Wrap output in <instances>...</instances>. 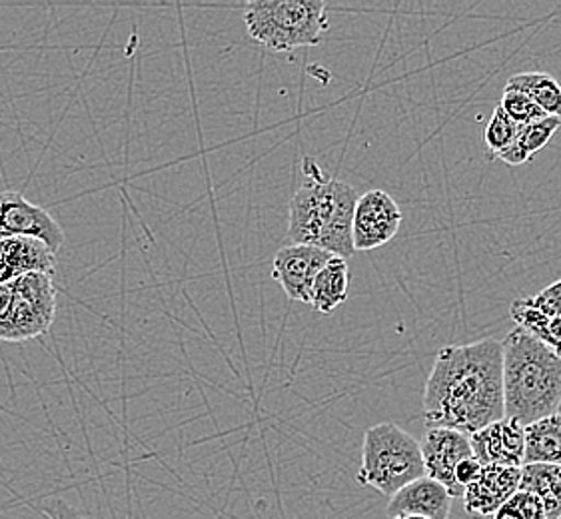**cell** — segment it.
Returning <instances> with one entry per match:
<instances>
[{
	"instance_id": "obj_3",
	"label": "cell",
	"mask_w": 561,
	"mask_h": 519,
	"mask_svg": "<svg viewBox=\"0 0 561 519\" xmlns=\"http://www.w3.org/2000/svg\"><path fill=\"white\" fill-rule=\"evenodd\" d=\"M504 418L519 426L561 412V358L524 330L502 342Z\"/></svg>"
},
{
	"instance_id": "obj_16",
	"label": "cell",
	"mask_w": 561,
	"mask_h": 519,
	"mask_svg": "<svg viewBox=\"0 0 561 519\" xmlns=\"http://www.w3.org/2000/svg\"><path fill=\"white\" fill-rule=\"evenodd\" d=\"M348 264L346 260L332 256L316 276L310 305L320 314H330L348 298Z\"/></svg>"
},
{
	"instance_id": "obj_10",
	"label": "cell",
	"mask_w": 561,
	"mask_h": 519,
	"mask_svg": "<svg viewBox=\"0 0 561 519\" xmlns=\"http://www.w3.org/2000/svg\"><path fill=\"white\" fill-rule=\"evenodd\" d=\"M420 450L427 477L439 482L451 497L463 496V489L454 480V472L458 463L473 458L470 436L456 429L427 428L424 440L420 441Z\"/></svg>"
},
{
	"instance_id": "obj_22",
	"label": "cell",
	"mask_w": 561,
	"mask_h": 519,
	"mask_svg": "<svg viewBox=\"0 0 561 519\" xmlns=\"http://www.w3.org/2000/svg\"><path fill=\"white\" fill-rule=\"evenodd\" d=\"M500 106L517 126L531 125V123H538L548 116L539 106L529 101L526 94H519V92L504 91Z\"/></svg>"
},
{
	"instance_id": "obj_28",
	"label": "cell",
	"mask_w": 561,
	"mask_h": 519,
	"mask_svg": "<svg viewBox=\"0 0 561 519\" xmlns=\"http://www.w3.org/2000/svg\"><path fill=\"white\" fill-rule=\"evenodd\" d=\"M561 519V518H560Z\"/></svg>"
},
{
	"instance_id": "obj_15",
	"label": "cell",
	"mask_w": 561,
	"mask_h": 519,
	"mask_svg": "<svg viewBox=\"0 0 561 519\" xmlns=\"http://www.w3.org/2000/svg\"><path fill=\"white\" fill-rule=\"evenodd\" d=\"M519 489L541 499L548 519L561 518V465L558 463L522 465Z\"/></svg>"
},
{
	"instance_id": "obj_12",
	"label": "cell",
	"mask_w": 561,
	"mask_h": 519,
	"mask_svg": "<svg viewBox=\"0 0 561 519\" xmlns=\"http://www.w3.org/2000/svg\"><path fill=\"white\" fill-rule=\"evenodd\" d=\"M524 426L514 419L502 418L478 429L470 436L473 458L482 465H510L522 468L526 452V434Z\"/></svg>"
},
{
	"instance_id": "obj_9",
	"label": "cell",
	"mask_w": 561,
	"mask_h": 519,
	"mask_svg": "<svg viewBox=\"0 0 561 519\" xmlns=\"http://www.w3.org/2000/svg\"><path fill=\"white\" fill-rule=\"evenodd\" d=\"M330 258L332 254L325 250L306 244H288L274 256L272 278L280 284L282 290L293 302L310 304L316 276Z\"/></svg>"
},
{
	"instance_id": "obj_21",
	"label": "cell",
	"mask_w": 561,
	"mask_h": 519,
	"mask_svg": "<svg viewBox=\"0 0 561 519\" xmlns=\"http://www.w3.org/2000/svg\"><path fill=\"white\" fill-rule=\"evenodd\" d=\"M492 519H548V516L538 496L517 489Z\"/></svg>"
},
{
	"instance_id": "obj_8",
	"label": "cell",
	"mask_w": 561,
	"mask_h": 519,
	"mask_svg": "<svg viewBox=\"0 0 561 519\" xmlns=\"http://www.w3.org/2000/svg\"><path fill=\"white\" fill-rule=\"evenodd\" d=\"M402 210L390 194L370 191L359 196L352 224L354 250H376L392 242L402 227Z\"/></svg>"
},
{
	"instance_id": "obj_26",
	"label": "cell",
	"mask_w": 561,
	"mask_h": 519,
	"mask_svg": "<svg viewBox=\"0 0 561 519\" xmlns=\"http://www.w3.org/2000/svg\"><path fill=\"white\" fill-rule=\"evenodd\" d=\"M396 519H427V518H420V516H400V518Z\"/></svg>"
},
{
	"instance_id": "obj_13",
	"label": "cell",
	"mask_w": 561,
	"mask_h": 519,
	"mask_svg": "<svg viewBox=\"0 0 561 519\" xmlns=\"http://www.w3.org/2000/svg\"><path fill=\"white\" fill-rule=\"evenodd\" d=\"M451 504H454V497L448 489L436 480L424 475L390 497L386 516L390 519L400 518V516L449 519Z\"/></svg>"
},
{
	"instance_id": "obj_11",
	"label": "cell",
	"mask_w": 561,
	"mask_h": 519,
	"mask_svg": "<svg viewBox=\"0 0 561 519\" xmlns=\"http://www.w3.org/2000/svg\"><path fill=\"white\" fill-rule=\"evenodd\" d=\"M519 480L522 468L482 465L478 477L463 489L466 514L472 519L494 518L495 511L519 489Z\"/></svg>"
},
{
	"instance_id": "obj_7",
	"label": "cell",
	"mask_w": 561,
	"mask_h": 519,
	"mask_svg": "<svg viewBox=\"0 0 561 519\" xmlns=\"http://www.w3.org/2000/svg\"><path fill=\"white\" fill-rule=\"evenodd\" d=\"M2 238H36L58 254L65 232L48 210L28 203L23 194L0 193V240Z\"/></svg>"
},
{
	"instance_id": "obj_4",
	"label": "cell",
	"mask_w": 561,
	"mask_h": 519,
	"mask_svg": "<svg viewBox=\"0 0 561 519\" xmlns=\"http://www.w3.org/2000/svg\"><path fill=\"white\" fill-rule=\"evenodd\" d=\"M244 24L252 41L272 53H290L322 43L328 12L322 0H256L244 9Z\"/></svg>"
},
{
	"instance_id": "obj_14",
	"label": "cell",
	"mask_w": 561,
	"mask_h": 519,
	"mask_svg": "<svg viewBox=\"0 0 561 519\" xmlns=\"http://www.w3.org/2000/svg\"><path fill=\"white\" fill-rule=\"evenodd\" d=\"M57 256L36 238H2L0 240V286L12 282L26 274L53 276Z\"/></svg>"
},
{
	"instance_id": "obj_19",
	"label": "cell",
	"mask_w": 561,
	"mask_h": 519,
	"mask_svg": "<svg viewBox=\"0 0 561 519\" xmlns=\"http://www.w3.org/2000/svg\"><path fill=\"white\" fill-rule=\"evenodd\" d=\"M505 91L526 94L548 116L561 118V84L546 72H519L507 80Z\"/></svg>"
},
{
	"instance_id": "obj_20",
	"label": "cell",
	"mask_w": 561,
	"mask_h": 519,
	"mask_svg": "<svg viewBox=\"0 0 561 519\" xmlns=\"http://www.w3.org/2000/svg\"><path fill=\"white\" fill-rule=\"evenodd\" d=\"M517 130L519 126L497 104L490 123L485 126V147L490 148L494 157H497L500 152H504L505 148L512 147V142L516 140Z\"/></svg>"
},
{
	"instance_id": "obj_1",
	"label": "cell",
	"mask_w": 561,
	"mask_h": 519,
	"mask_svg": "<svg viewBox=\"0 0 561 519\" xmlns=\"http://www.w3.org/2000/svg\"><path fill=\"white\" fill-rule=\"evenodd\" d=\"M502 418V342L485 338L442 348L424 390L427 428L472 436Z\"/></svg>"
},
{
	"instance_id": "obj_6",
	"label": "cell",
	"mask_w": 561,
	"mask_h": 519,
	"mask_svg": "<svg viewBox=\"0 0 561 519\" xmlns=\"http://www.w3.org/2000/svg\"><path fill=\"white\" fill-rule=\"evenodd\" d=\"M57 316V288L48 274H26L0 286V339L45 336Z\"/></svg>"
},
{
	"instance_id": "obj_5",
	"label": "cell",
	"mask_w": 561,
	"mask_h": 519,
	"mask_svg": "<svg viewBox=\"0 0 561 519\" xmlns=\"http://www.w3.org/2000/svg\"><path fill=\"white\" fill-rule=\"evenodd\" d=\"M424 460L420 441L396 424H378L366 429L362 443L358 484L374 487L378 494L392 497L402 487L424 477Z\"/></svg>"
},
{
	"instance_id": "obj_24",
	"label": "cell",
	"mask_w": 561,
	"mask_h": 519,
	"mask_svg": "<svg viewBox=\"0 0 561 519\" xmlns=\"http://www.w3.org/2000/svg\"><path fill=\"white\" fill-rule=\"evenodd\" d=\"M480 470H482V463L478 462L476 458H470V460H463V462L458 463L456 465V472H454V480H456V484L461 487V489H466V487L472 484L473 480L478 477L480 474Z\"/></svg>"
},
{
	"instance_id": "obj_25",
	"label": "cell",
	"mask_w": 561,
	"mask_h": 519,
	"mask_svg": "<svg viewBox=\"0 0 561 519\" xmlns=\"http://www.w3.org/2000/svg\"><path fill=\"white\" fill-rule=\"evenodd\" d=\"M46 514L53 519H80L75 509L68 508L65 501H57L53 508L46 509Z\"/></svg>"
},
{
	"instance_id": "obj_17",
	"label": "cell",
	"mask_w": 561,
	"mask_h": 519,
	"mask_svg": "<svg viewBox=\"0 0 561 519\" xmlns=\"http://www.w3.org/2000/svg\"><path fill=\"white\" fill-rule=\"evenodd\" d=\"M524 434H526L524 465L529 463L561 465V412L529 424L524 429Z\"/></svg>"
},
{
	"instance_id": "obj_23",
	"label": "cell",
	"mask_w": 561,
	"mask_h": 519,
	"mask_svg": "<svg viewBox=\"0 0 561 519\" xmlns=\"http://www.w3.org/2000/svg\"><path fill=\"white\" fill-rule=\"evenodd\" d=\"M528 302L546 316H561V280L550 284L534 298H528Z\"/></svg>"
},
{
	"instance_id": "obj_27",
	"label": "cell",
	"mask_w": 561,
	"mask_h": 519,
	"mask_svg": "<svg viewBox=\"0 0 561 519\" xmlns=\"http://www.w3.org/2000/svg\"><path fill=\"white\" fill-rule=\"evenodd\" d=\"M560 358H561V356H560Z\"/></svg>"
},
{
	"instance_id": "obj_18",
	"label": "cell",
	"mask_w": 561,
	"mask_h": 519,
	"mask_svg": "<svg viewBox=\"0 0 561 519\" xmlns=\"http://www.w3.org/2000/svg\"><path fill=\"white\" fill-rule=\"evenodd\" d=\"M560 128L561 118H556V116H546L538 123L519 126L516 140L512 142V147L505 148L504 152H500L495 159L502 160L510 166L526 164L534 154H538L541 148L548 147V142Z\"/></svg>"
},
{
	"instance_id": "obj_2",
	"label": "cell",
	"mask_w": 561,
	"mask_h": 519,
	"mask_svg": "<svg viewBox=\"0 0 561 519\" xmlns=\"http://www.w3.org/2000/svg\"><path fill=\"white\" fill-rule=\"evenodd\" d=\"M356 203L358 196L350 184L325 176L314 159H304L302 186L290 203L288 242L350 258L356 252L352 240Z\"/></svg>"
}]
</instances>
